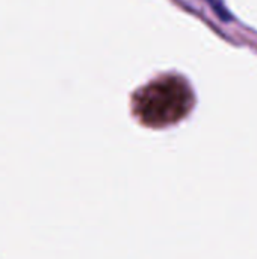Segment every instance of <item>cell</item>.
Listing matches in <instances>:
<instances>
[{"mask_svg": "<svg viewBox=\"0 0 257 259\" xmlns=\"http://www.w3.org/2000/svg\"><path fill=\"white\" fill-rule=\"evenodd\" d=\"M191 105L189 87L180 77L158 79L135 97V111L148 124L177 121L188 112Z\"/></svg>", "mask_w": 257, "mask_h": 259, "instance_id": "cell-1", "label": "cell"}, {"mask_svg": "<svg viewBox=\"0 0 257 259\" xmlns=\"http://www.w3.org/2000/svg\"><path fill=\"white\" fill-rule=\"evenodd\" d=\"M211 5H212V8L217 11V14L221 17V18H224V20H227V12H226V9H224V6H223V2L221 0H208Z\"/></svg>", "mask_w": 257, "mask_h": 259, "instance_id": "cell-2", "label": "cell"}]
</instances>
